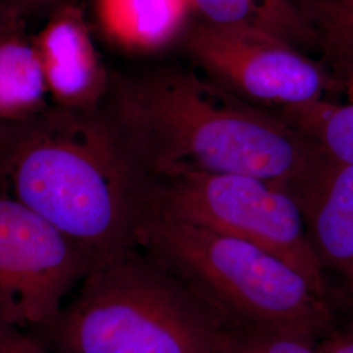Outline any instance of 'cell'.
I'll return each mask as SVG.
<instances>
[{"label": "cell", "mask_w": 353, "mask_h": 353, "mask_svg": "<svg viewBox=\"0 0 353 353\" xmlns=\"http://www.w3.org/2000/svg\"><path fill=\"white\" fill-rule=\"evenodd\" d=\"M97 109L143 179L248 174L290 190L325 154L275 110L186 67L110 76Z\"/></svg>", "instance_id": "6da1fadb"}, {"label": "cell", "mask_w": 353, "mask_h": 353, "mask_svg": "<svg viewBox=\"0 0 353 353\" xmlns=\"http://www.w3.org/2000/svg\"><path fill=\"white\" fill-rule=\"evenodd\" d=\"M0 185L74 241L93 265L137 248L143 178L99 109L51 103L0 123Z\"/></svg>", "instance_id": "7a4b0ae2"}, {"label": "cell", "mask_w": 353, "mask_h": 353, "mask_svg": "<svg viewBox=\"0 0 353 353\" xmlns=\"http://www.w3.org/2000/svg\"><path fill=\"white\" fill-rule=\"evenodd\" d=\"M135 241L219 327L276 332L314 344L334 330L327 296L250 242L145 211Z\"/></svg>", "instance_id": "3957f363"}, {"label": "cell", "mask_w": 353, "mask_h": 353, "mask_svg": "<svg viewBox=\"0 0 353 353\" xmlns=\"http://www.w3.org/2000/svg\"><path fill=\"white\" fill-rule=\"evenodd\" d=\"M216 327L174 276L132 248L93 265L33 335L51 353H216Z\"/></svg>", "instance_id": "277c9868"}, {"label": "cell", "mask_w": 353, "mask_h": 353, "mask_svg": "<svg viewBox=\"0 0 353 353\" xmlns=\"http://www.w3.org/2000/svg\"><path fill=\"white\" fill-rule=\"evenodd\" d=\"M141 211L250 242L292 265L327 296L325 270L290 190L248 174L144 179Z\"/></svg>", "instance_id": "5b68a950"}, {"label": "cell", "mask_w": 353, "mask_h": 353, "mask_svg": "<svg viewBox=\"0 0 353 353\" xmlns=\"http://www.w3.org/2000/svg\"><path fill=\"white\" fill-rule=\"evenodd\" d=\"M183 49L216 84L263 108H290L330 100L341 92L323 62L280 38L249 29L212 26L186 28Z\"/></svg>", "instance_id": "8992f818"}, {"label": "cell", "mask_w": 353, "mask_h": 353, "mask_svg": "<svg viewBox=\"0 0 353 353\" xmlns=\"http://www.w3.org/2000/svg\"><path fill=\"white\" fill-rule=\"evenodd\" d=\"M93 267L88 254L0 185V319L36 332Z\"/></svg>", "instance_id": "52a82bcc"}, {"label": "cell", "mask_w": 353, "mask_h": 353, "mask_svg": "<svg viewBox=\"0 0 353 353\" xmlns=\"http://www.w3.org/2000/svg\"><path fill=\"white\" fill-rule=\"evenodd\" d=\"M33 41L51 103L80 110L97 109L109 88L110 76L79 3L67 4L49 14Z\"/></svg>", "instance_id": "ba28073f"}, {"label": "cell", "mask_w": 353, "mask_h": 353, "mask_svg": "<svg viewBox=\"0 0 353 353\" xmlns=\"http://www.w3.org/2000/svg\"><path fill=\"white\" fill-rule=\"evenodd\" d=\"M290 191L322 268L336 274L353 296V164L325 153Z\"/></svg>", "instance_id": "9c48e42d"}, {"label": "cell", "mask_w": 353, "mask_h": 353, "mask_svg": "<svg viewBox=\"0 0 353 353\" xmlns=\"http://www.w3.org/2000/svg\"><path fill=\"white\" fill-rule=\"evenodd\" d=\"M190 0H94L103 33L127 50L156 51L183 36Z\"/></svg>", "instance_id": "30bf717a"}, {"label": "cell", "mask_w": 353, "mask_h": 353, "mask_svg": "<svg viewBox=\"0 0 353 353\" xmlns=\"http://www.w3.org/2000/svg\"><path fill=\"white\" fill-rule=\"evenodd\" d=\"M203 21L280 38L296 49L319 51V33L293 0H190Z\"/></svg>", "instance_id": "8fae6325"}, {"label": "cell", "mask_w": 353, "mask_h": 353, "mask_svg": "<svg viewBox=\"0 0 353 353\" xmlns=\"http://www.w3.org/2000/svg\"><path fill=\"white\" fill-rule=\"evenodd\" d=\"M50 99L33 39L17 32L0 39V123L42 112Z\"/></svg>", "instance_id": "7c38bea8"}, {"label": "cell", "mask_w": 353, "mask_h": 353, "mask_svg": "<svg viewBox=\"0 0 353 353\" xmlns=\"http://www.w3.org/2000/svg\"><path fill=\"white\" fill-rule=\"evenodd\" d=\"M330 157L353 164V102H309L275 110Z\"/></svg>", "instance_id": "4fadbf2b"}, {"label": "cell", "mask_w": 353, "mask_h": 353, "mask_svg": "<svg viewBox=\"0 0 353 353\" xmlns=\"http://www.w3.org/2000/svg\"><path fill=\"white\" fill-rule=\"evenodd\" d=\"M316 26L319 33V51L334 77L338 79L352 71L353 16L336 8L330 0Z\"/></svg>", "instance_id": "5bb4252c"}, {"label": "cell", "mask_w": 353, "mask_h": 353, "mask_svg": "<svg viewBox=\"0 0 353 353\" xmlns=\"http://www.w3.org/2000/svg\"><path fill=\"white\" fill-rule=\"evenodd\" d=\"M216 353H321L314 343L296 336L267 332L216 327Z\"/></svg>", "instance_id": "9a60e30c"}, {"label": "cell", "mask_w": 353, "mask_h": 353, "mask_svg": "<svg viewBox=\"0 0 353 353\" xmlns=\"http://www.w3.org/2000/svg\"><path fill=\"white\" fill-rule=\"evenodd\" d=\"M0 353H51L29 331L0 319Z\"/></svg>", "instance_id": "2e32d148"}, {"label": "cell", "mask_w": 353, "mask_h": 353, "mask_svg": "<svg viewBox=\"0 0 353 353\" xmlns=\"http://www.w3.org/2000/svg\"><path fill=\"white\" fill-rule=\"evenodd\" d=\"M77 3V0H0V6L20 13L24 19L29 16L48 17L58 8Z\"/></svg>", "instance_id": "e0dca14e"}, {"label": "cell", "mask_w": 353, "mask_h": 353, "mask_svg": "<svg viewBox=\"0 0 353 353\" xmlns=\"http://www.w3.org/2000/svg\"><path fill=\"white\" fill-rule=\"evenodd\" d=\"M321 353H353V325L341 330H332L318 348Z\"/></svg>", "instance_id": "ac0fdd59"}, {"label": "cell", "mask_w": 353, "mask_h": 353, "mask_svg": "<svg viewBox=\"0 0 353 353\" xmlns=\"http://www.w3.org/2000/svg\"><path fill=\"white\" fill-rule=\"evenodd\" d=\"M26 26V19L20 13L0 6V39L13 33L23 32Z\"/></svg>", "instance_id": "d6986e66"}, {"label": "cell", "mask_w": 353, "mask_h": 353, "mask_svg": "<svg viewBox=\"0 0 353 353\" xmlns=\"http://www.w3.org/2000/svg\"><path fill=\"white\" fill-rule=\"evenodd\" d=\"M293 1L301 8V11L306 14V17L316 26L319 16L326 8L330 0H293Z\"/></svg>", "instance_id": "ffe728a7"}, {"label": "cell", "mask_w": 353, "mask_h": 353, "mask_svg": "<svg viewBox=\"0 0 353 353\" xmlns=\"http://www.w3.org/2000/svg\"><path fill=\"white\" fill-rule=\"evenodd\" d=\"M336 80L339 83L341 92L347 97V101L353 102V70L339 76Z\"/></svg>", "instance_id": "44dd1931"}, {"label": "cell", "mask_w": 353, "mask_h": 353, "mask_svg": "<svg viewBox=\"0 0 353 353\" xmlns=\"http://www.w3.org/2000/svg\"><path fill=\"white\" fill-rule=\"evenodd\" d=\"M331 1L343 12L353 16V0H331Z\"/></svg>", "instance_id": "7402d4cb"}]
</instances>
